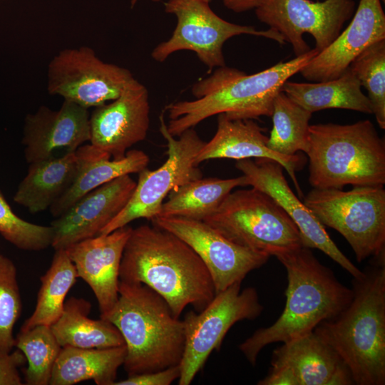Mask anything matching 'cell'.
<instances>
[{"instance_id": "cell-1", "label": "cell", "mask_w": 385, "mask_h": 385, "mask_svg": "<svg viewBox=\"0 0 385 385\" xmlns=\"http://www.w3.org/2000/svg\"><path fill=\"white\" fill-rule=\"evenodd\" d=\"M119 279L147 285L178 317L188 305L202 310L215 290L200 257L173 233L153 225L133 228L121 258Z\"/></svg>"}, {"instance_id": "cell-2", "label": "cell", "mask_w": 385, "mask_h": 385, "mask_svg": "<svg viewBox=\"0 0 385 385\" xmlns=\"http://www.w3.org/2000/svg\"><path fill=\"white\" fill-rule=\"evenodd\" d=\"M317 53L313 48L251 75L226 66L218 67L192 86L191 91L195 100L175 102L165 107L164 112L170 118L168 132L178 137L206 118L220 113L232 120L271 117L274 98L283 84Z\"/></svg>"}, {"instance_id": "cell-3", "label": "cell", "mask_w": 385, "mask_h": 385, "mask_svg": "<svg viewBox=\"0 0 385 385\" xmlns=\"http://www.w3.org/2000/svg\"><path fill=\"white\" fill-rule=\"evenodd\" d=\"M373 257L352 279V298L314 332L341 357L354 384H385V259Z\"/></svg>"}, {"instance_id": "cell-4", "label": "cell", "mask_w": 385, "mask_h": 385, "mask_svg": "<svg viewBox=\"0 0 385 385\" xmlns=\"http://www.w3.org/2000/svg\"><path fill=\"white\" fill-rule=\"evenodd\" d=\"M276 257L287 274L285 307L274 324L256 330L240 344L253 366L265 346L313 332L319 323L337 316L352 298L351 289L342 284L310 248L303 246Z\"/></svg>"}, {"instance_id": "cell-5", "label": "cell", "mask_w": 385, "mask_h": 385, "mask_svg": "<svg viewBox=\"0 0 385 385\" xmlns=\"http://www.w3.org/2000/svg\"><path fill=\"white\" fill-rule=\"evenodd\" d=\"M118 294L115 306L103 319L113 324L124 339L128 376L179 365L185 346L183 320L145 284L120 280Z\"/></svg>"}, {"instance_id": "cell-6", "label": "cell", "mask_w": 385, "mask_h": 385, "mask_svg": "<svg viewBox=\"0 0 385 385\" xmlns=\"http://www.w3.org/2000/svg\"><path fill=\"white\" fill-rule=\"evenodd\" d=\"M305 153L313 188L385 183V143L369 120L310 125Z\"/></svg>"}, {"instance_id": "cell-7", "label": "cell", "mask_w": 385, "mask_h": 385, "mask_svg": "<svg viewBox=\"0 0 385 385\" xmlns=\"http://www.w3.org/2000/svg\"><path fill=\"white\" fill-rule=\"evenodd\" d=\"M203 221L231 242L269 256L304 246L297 226L285 211L254 188L231 192Z\"/></svg>"}, {"instance_id": "cell-8", "label": "cell", "mask_w": 385, "mask_h": 385, "mask_svg": "<svg viewBox=\"0 0 385 385\" xmlns=\"http://www.w3.org/2000/svg\"><path fill=\"white\" fill-rule=\"evenodd\" d=\"M304 203L319 222L339 232L348 242L357 262L385 251V190L384 185L313 188Z\"/></svg>"}, {"instance_id": "cell-9", "label": "cell", "mask_w": 385, "mask_h": 385, "mask_svg": "<svg viewBox=\"0 0 385 385\" xmlns=\"http://www.w3.org/2000/svg\"><path fill=\"white\" fill-rule=\"evenodd\" d=\"M159 118L160 131L167 140L166 161L155 170L145 168L138 173L135 188L128 202L99 235L108 234L138 218L151 220L158 215L163 200L170 191L202 178L195 159L205 142L193 128L175 138L168 130L164 111Z\"/></svg>"}, {"instance_id": "cell-10", "label": "cell", "mask_w": 385, "mask_h": 385, "mask_svg": "<svg viewBox=\"0 0 385 385\" xmlns=\"http://www.w3.org/2000/svg\"><path fill=\"white\" fill-rule=\"evenodd\" d=\"M257 290H241L237 282L215 294L200 312L190 311L183 319L185 346L180 363L179 385H189L213 350H219L229 329L237 322L257 318L262 312Z\"/></svg>"}, {"instance_id": "cell-11", "label": "cell", "mask_w": 385, "mask_h": 385, "mask_svg": "<svg viewBox=\"0 0 385 385\" xmlns=\"http://www.w3.org/2000/svg\"><path fill=\"white\" fill-rule=\"evenodd\" d=\"M165 11L177 17L172 36L152 51L153 58L163 62L173 53L181 50L194 51L210 69L225 66L222 46L229 38L250 34L286 43L282 36L269 29L256 30L253 26L230 23L218 16L205 0H168Z\"/></svg>"}, {"instance_id": "cell-12", "label": "cell", "mask_w": 385, "mask_h": 385, "mask_svg": "<svg viewBox=\"0 0 385 385\" xmlns=\"http://www.w3.org/2000/svg\"><path fill=\"white\" fill-rule=\"evenodd\" d=\"M133 78L129 70L103 62L90 47L65 48L48 64L47 90L88 109L117 98Z\"/></svg>"}, {"instance_id": "cell-13", "label": "cell", "mask_w": 385, "mask_h": 385, "mask_svg": "<svg viewBox=\"0 0 385 385\" xmlns=\"http://www.w3.org/2000/svg\"><path fill=\"white\" fill-rule=\"evenodd\" d=\"M354 11L353 0H262L255 9L257 19L279 33L297 56L311 50L304 34L312 36L319 53L337 38Z\"/></svg>"}, {"instance_id": "cell-14", "label": "cell", "mask_w": 385, "mask_h": 385, "mask_svg": "<svg viewBox=\"0 0 385 385\" xmlns=\"http://www.w3.org/2000/svg\"><path fill=\"white\" fill-rule=\"evenodd\" d=\"M151 221L195 252L211 275L215 294L235 283H242L249 272L262 267L270 257L231 242L203 220L156 216Z\"/></svg>"}, {"instance_id": "cell-15", "label": "cell", "mask_w": 385, "mask_h": 385, "mask_svg": "<svg viewBox=\"0 0 385 385\" xmlns=\"http://www.w3.org/2000/svg\"><path fill=\"white\" fill-rule=\"evenodd\" d=\"M235 167L245 177L247 185L270 196L297 226L304 247L316 248L332 259L353 278L361 276L357 268L338 248L325 227L292 192L283 173L284 168L276 160L261 158L255 160H237Z\"/></svg>"}, {"instance_id": "cell-16", "label": "cell", "mask_w": 385, "mask_h": 385, "mask_svg": "<svg viewBox=\"0 0 385 385\" xmlns=\"http://www.w3.org/2000/svg\"><path fill=\"white\" fill-rule=\"evenodd\" d=\"M259 385H351V373L338 354L314 331L283 343Z\"/></svg>"}, {"instance_id": "cell-17", "label": "cell", "mask_w": 385, "mask_h": 385, "mask_svg": "<svg viewBox=\"0 0 385 385\" xmlns=\"http://www.w3.org/2000/svg\"><path fill=\"white\" fill-rule=\"evenodd\" d=\"M149 113L148 90L133 78L111 103L95 107L90 115V144L112 159L123 158L146 138Z\"/></svg>"}, {"instance_id": "cell-18", "label": "cell", "mask_w": 385, "mask_h": 385, "mask_svg": "<svg viewBox=\"0 0 385 385\" xmlns=\"http://www.w3.org/2000/svg\"><path fill=\"white\" fill-rule=\"evenodd\" d=\"M136 182L124 175L90 191L51 223V247L66 250L81 241L99 235L125 206Z\"/></svg>"}, {"instance_id": "cell-19", "label": "cell", "mask_w": 385, "mask_h": 385, "mask_svg": "<svg viewBox=\"0 0 385 385\" xmlns=\"http://www.w3.org/2000/svg\"><path fill=\"white\" fill-rule=\"evenodd\" d=\"M88 109L64 100L58 110L41 106L24 119L22 144L24 157L30 164L76 152L90 141Z\"/></svg>"}, {"instance_id": "cell-20", "label": "cell", "mask_w": 385, "mask_h": 385, "mask_svg": "<svg viewBox=\"0 0 385 385\" xmlns=\"http://www.w3.org/2000/svg\"><path fill=\"white\" fill-rule=\"evenodd\" d=\"M382 39L385 14L381 0H360L349 26L299 72L310 81L337 78L367 47Z\"/></svg>"}, {"instance_id": "cell-21", "label": "cell", "mask_w": 385, "mask_h": 385, "mask_svg": "<svg viewBox=\"0 0 385 385\" xmlns=\"http://www.w3.org/2000/svg\"><path fill=\"white\" fill-rule=\"evenodd\" d=\"M132 229L125 225L66 249L78 277L83 279L95 294L101 318L111 312L118 301L120 265Z\"/></svg>"}, {"instance_id": "cell-22", "label": "cell", "mask_w": 385, "mask_h": 385, "mask_svg": "<svg viewBox=\"0 0 385 385\" xmlns=\"http://www.w3.org/2000/svg\"><path fill=\"white\" fill-rule=\"evenodd\" d=\"M253 119L232 120L224 113L218 114L217 128L212 138L205 142L197 153L195 163L217 158L237 160L266 158L276 160L286 170L294 183L298 194L302 195L296 171L301 170L304 158L297 153L283 155L271 150L267 145L268 137Z\"/></svg>"}, {"instance_id": "cell-23", "label": "cell", "mask_w": 385, "mask_h": 385, "mask_svg": "<svg viewBox=\"0 0 385 385\" xmlns=\"http://www.w3.org/2000/svg\"><path fill=\"white\" fill-rule=\"evenodd\" d=\"M90 149V144L84 145L76 152L30 163L14 201L33 214L50 208L73 183Z\"/></svg>"}, {"instance_id": "cell-24", "label": "cell", "mask_w": 385, "mask_h": 385, "mask_svg": "<svg viewBox=\"0 0 385 385\" xmlns=\"http://www.w3.org/2000/svg\"><path fill=\"white\" fill-rule=\"evenodd\" d=\"M125 356V345L103 349L62 347L49 385H73L86 380H93L97 385H113Z\"/></svg>"}, {"instance_id": "cell-25", "label": "cell", "mask_w": 385, "mask_h": 385, "mask_svg": "<svg viewBox=\"0 0 385 385\" xmlns=\"http://www.w3.org/2000/svg\"><path fill=\"white\" fill-rule=\"evenodd\" d=\"M90 145L89 155L78 176L49 208L55 218L90 191L120 176L138 173L149 163V156L140 150H128L121 159H111L109 154Z\"/></svg>"}, {"instance_id": "cell-26", "label": "cell", "mask_w": 385, "mask_h": 385, "mask_svg": "<svg viewBox=\"0 0 385 385\" xmlns=\"http://www.w3.org/2000/svg\"><path fill=\"white\" fill-rule=\"evenodd\" d=\"M361 84L349 67L339 77L317 83L287 81L283 91L305 110L314 112L327 108H342L372 114L371 104L361 89Z\"/></svg>"}, {"instance_id": "cell-27", "label": "cell", "mask_w": 385, "mask_h": 385, "mask_svg": "<svg viewBox=\"0 0 385 385\" xmlns=\"http://www.w3.org/2000/svg\"><path fill=\"white\" fill-rule=\"evenodd\" d=\"M91 309V303L83 298L73 297L65 302L61 315L51 326L60 346L103 349L125 345L113 324L101 317H88Z\"/></svg>"}, {"instance_id": "cell-28", "label": "cell", "mask_w": 385, "mask_h": 385, "mask_svg": "<svg viewBox=\"0 0 385 385\" xmlns=\"http://www.w3.org/2000/svg\"><path fill=\"white\" fill-rule=\"evenodd\" d=\"M237 186H247L245 177L220 179L199 178L173 190L157 216L182 217L204 220L218 209L225 197Z\"/></svg>"}, {"instance_id": "cell-29", "label": "cell", "mask_w": 385, "mask_h": 385, "mask_svg": "<svg viewBox=\"0 0 385 385\" xmlns=\"http://www.w3.org/2000/svg\"><path fill=\"white\" fill-rule=\"evenodd\" d=\"M78 278L76 267L66 250H55L49 269L41 277L36 304L20 330L38 325L51 327L61 315L66 297Z\"/></svg>"}, {"instance_id": "cell-30", "label": "cell", "mask_w": 385, "mask_h": 385, "mask_svg": "<svg viewBox=\"0 0 385 385\" xmlns=\"http://www.w3.org/2000/svg\"><path fill=\"white\" fill-rule=\"evenodd\" d=\"M312 113L280 91L272 105V128L267 145L272 151L292 156L306 152L309 140V120Z\"/></svg>"}, {"instance_id": "cell-31", "label": "cell", "mask_w": 385, "mask_h": 385, "mask_svg": "<svg viewBox=\"0 0 385 385\" xmlns=\"http://www.w3.org/2000/svg\"><path fill=\"white\" fill-rule=\"evenodd\" d=\"M14 347L24 354L27 362L24 371L25 384L49 385L54 364L62 348L51 327L38 325L20 330L15 337Z\"/></svg>"}, {"instance_id": "cell-32", "label": "cell", "mask_w": 385, "mask_h": 385, "mask_svg": "<svg viewBox=\"0 0 385 385\" xmlns=\"http://www.w3.org/2000/svg\"><path fill=\"white\" fill-rule=\"evenodd\" d=\"M368 92L380 128L385 129V39L367 47L349 66Z\"/></svg>"}, {"instance_id": "cell-33", "label": "cell", "mask_w": 385, "mask_h": 385, "mask_svg": "<svg viewBox=\"0 0 385 385\" xmlns=\"http://www.w3.org/2000/svg\"><path fill=\"white\" fill-rule=\"evenodd\" d=\"M21 309L16 266L0 255V354H9L14 347L13 331Z\"/></svg>"}, {"instance_id": "cell-34", "label": "cell", "mask_w": 385, "mask_h": 385, "mask_svg": "<svg viewBox=\"0 0 385 385\" xmlns=\"http://www.w3.org/2000/svg\"><path fill=\"white\" fill-rule=\"evenodd\" d=\"M0 235L20 250L41 251L51 246L53 231L18 217L0 190Z\"/></svg>"}, {"instance_id": "cell-35", "label": "cell", "mask_w": 385, "mask_h": 385, "mask_svg": "<svg viewBox=\"0 0 385 385\" xmlns=\"http://www.w3.org/2000/svg\"><path fill=\"white\" fill-rule=\"evenodd\" d=\"M180 375V365L163 370L128 376L113 385H170Z\"/></svg>"}, {"instance_id": "cell-36", "label": "cell", "mask_w": 385, "mask_h": 385, "mask_svg": "<svg viewBox=\"0 0 385 385\" xmlns=\"http://www.w3.org/2000/svg\"><path fill=\"white\" fill-rule=\"evenodd\" d=\"M24 354L17 350L0 354V385H21L22 379L19 369L25 364Z\"/></svg>"}, {"instance_id": "cell-37", "label": "cell", "mask_w": 385, "mask_h": 385, "mask_svg": "<svg viewBox=\"0 0 385 385\" xmlns=\"http://www.w3.org/2000/svg\"><path fill=\"white\" fill-rule=\"evenodd\" d=\"M224 5L230 10L240 13L256 9L262 0H222Z\"/></svg>"}, {"instance_id": "cell-38", "label": "cell", "mask_w": 385, "mask_h": 385, "mask_svg": "<svg viewBox=\"0 0 385 385\" xmlns=\"http://www.w3.org/2000/svg\"><path fill=\"white\" fill-rule=\"evenodd\" d=\"M137 1H138V0H130L131 8H133V7L135 5ZM151 1H154V2H158V1H159L160 0H151ZM205 1H207V2H208V3H210L211 0H205Z\"/></svg>"}, {"instance_id": "cell-39", "label": "cell", "mask_w": 385, "mask_h": 385, "mask_svg": "<svg viewBox=\"0 0 385 385\" xmlns=\"http://www.w3.org/2000/svg\"><path fill=\"white\" fill-rule=\"evenodd\" d=\"M1 1V0H0Z\"/></svg>"}]
</instances>
